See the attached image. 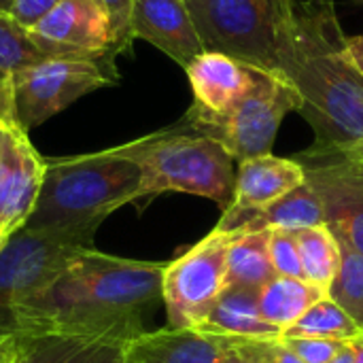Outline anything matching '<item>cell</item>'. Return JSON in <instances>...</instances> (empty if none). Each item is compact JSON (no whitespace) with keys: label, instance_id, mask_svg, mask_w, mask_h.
I'll use <instances>...</instances> for the list:
<instances>
[{"label":"cell","instance_id":"836d02e7","mask_svg":"<svg viewBox=\"0 0 363 363\" xmlns=\"http://www.w3.org/2000/svg\"><path fill=\"white\" fill-rule=\"evenodd\" d=\"M347 51L353 60V64L363 74V34L359 36H347Z\"/></svg>","mask_w":363,"mask_h":363},{"label":"cell","instance_id":"603a6c76","mask_svg":"<svg viewBox=\"0 0 363 363\" xmlns=\"http://www.w3.org/2000/svg\"><path fill=\"white\" fill-rule=\"evenodd\" d=\"M359 334L353 319L330 298H319L294 325H289L281 338H323L349 342Z\"/></svg>","mask_w":363,"mask_h":363},{"label":"cell","instance_id":"30bf717a","mask_svg":"<svg viewBox=\"0 0 363 363\" xmlns=\"http://www.w3.org/2000/svg\"><path fill=\"white\" fill-rule=\"evenodd\" d=\"M296 160L321 196L330 230L363 255V166L342 153L317 149H308Z\"/></svg>","mask_w":363,"mask_h":363},{"label":"cell","instance_id":"52a82bcc","mask_svg":"<svg viewBox=\"0 0 363 363\" xmlns=\"http://www.w3.org/2000/svg\"><path fill=\"white\" fill-rule=\"evenodd\" d=\"M204 51L279 72V43L289 0H185Z\"/></svg>","mask_w":363,"mask_h":363},{"label":"cell","instance_id":"277c9868","mask_svg":"<svg viewBox=\"0 0 363 363\" xmlns=\"http://www.w3.org/2000/svg\"><path fill=\"white\" fill-rule=\"evenodd\" d=\"M113 149L140 168V198L177 191L213 200L223 211L232 202L234 157L219 140L183 121Z\"/></svg>","mask_w":363,"mask_h":363},{"label":"cell","instance_id":"e575fe53","mask_svg":"<svg viewBox=\"0 0 363 363\" xmlns=\"http://www.w3.org/2000/svg\"><path fill=\"white\" fill-rule=\"evenodd\" d=\"M17 347V336H2L0 338V363H13Z\"/></svg>","mask_w":363,"mask_h":363},{"label":"cell","instance_id":"f546056e","mask_svg":"<svg viewBox=\"0 0 363 363\" xmlns=\"http://www.w3.org/2000/svg\"><path fill=\"white\" fill-rule=\"evenodd\" d=\"M272 340H242L228 363H270Z\"/></svg>","mask_w":363,"mask_h":363},{"label":"cell","instance_id":"d590c367","mask_svg":"<svg viewBox=\"0 0 363 363\" xmlns=\"http://www.w3.org/2000/svg\"><path fill=\"white\" fill-rule=\"evenodd\" d=\"M349 349L353 353V362L363 363V332H359L355 338L349 340Z\"/></svg>","mask_w":363,"mask_h":363},{"label":"cell","instance_id":"8992f818","mask_svg":"<svg viewBox=\"0 0 363 363\" xmlns=\"http://www.w3.org/2000/svg\"><path fill=\"white\" fill-rule=\"evenodd\" d=\"M102 223L32 230L21 228L0 249V338L15 336L17 304L47 287L81 251L94 249Z\"/></svg>","mask_w":363,"mask_h":363},{"label":"cell","instance_id":"83f0119b","mask_svg":"<svg viewBox=\"0 0 363 363\" xmlns=\"http://www.w3.org/2000/svg\"><path fill=\"white\" fill-rule=\"evenodd\" d=\"M113 28V40L117 53H125L130 45L134 43L130 34V11H132V0H100Z\"/></svg>","mask_w":363,"mask_h":363},{"label":"cell","instance_id":"d4e9b609","mask_svg":"<svg viewBox=\"0 0 363 363\" xmlns=\"http://www.w3.org/2000/svg\"><path fill=\"white\" fill-rule=\"evenodd\" d=\"M47 55L32 43L26 28H21L11 15H0V70L13 72L21 66L34 64Z\"/></svg>","mask_w":363,"mask_h":363},{"label":"cell","instance_id":"7c38bea8","mask_svg":"<svg viewBox=\"0 0 363 363\" xmlns=\"http://www.w3.org/2000/svg\"><path fill=\"white\" fill-rule=\"evenodd\" d=\"M304 181V166L296 157L289 160L266 153L238 162L234 196L223 211L217 230L236 232L242 223L285 198Z\"/></svg>","mask_w":363,"mask_h":363},{"label":"cell","instance_id":"44dd1931","mask_svg":"<svg viewBox=\"0 0 363 363\" xmlns=\"http://www.w3.org/2000/svg\"><path fill=\"white\" fill-rule=\"evenodd\" d=\"M323 296L328 294L304 279L274 277L257 291V308L259 315L283 334Z\"/></svg>","mask_w":363,"mask_h":363},{"label":"cell","instance_id":"1f68e13d","mask_svg":"<svg viewBox=\"0 0 363 363\" xmlns=\"http://www.w3.org/2000/svg\"><path fill=\"white\" fill-rule=\"evenodd\" d=\"M13 130H17V128H2V125H0V183H2V179H4V172H6L9 160H11Z\"/></svg>","mask_w":363,"mask_h":363},{"label":"cell","instance_id":"9c48e42d","mask_svg":"<svg viewBox=\"0 0 363 363\" xmlns=\"http://www.w3.org/2000/svg\"><path fill=\"white\" fill-rule=\"evenodd\" d=\"M230 232L213 230L181 257L164 264L162 300L168 328L198 330L228 287Z\"/></svg>","mask_w":363,"mask_h":363},{"label":"cell","instance_id":"cb8c5ba5","mask_svg":"<svg viewBox=\"0 0 363 363\" xmlns=\"http://www.w3.org/2000/svg\"><path fill=\"white\" fill-rule=\"evenodd\" d=\"M328 296L363 332V255L347 242H340V270Z\"/></svg>","mask_w":363,"mask_h":363},{"label":"cell","instance_id":"6da1fadb","mask_svg":"<svg viewBox=\"0 0 363 363\" xmlns=\"http://www.w3.org/2000/svg\"><path fill=\"white\" fill-rule=\"evenodd\" d=\"M164 264L85 249L38 294L17 304L15 336L115 334L134 338L145 311L162 300Z\"/></svg>","mask_w":363,"mask_h":363},{"label":"cell","instance_id":"7a4b0ae2","mask_svg":"<svg viewBox=\"0 0 363 363\" xmlns=\"http://www.w3.org/2000/svg\"><path fill=\"white\" fill-rule=\"evenodd\" d=\"M279 72L300 96L298 113L315 130L317 151L363 145V74L347 51L332 0H289Z\"/></svg>","mask_w":363,"mask_h":363},{"label":"cell","instance_id":"3957f363","mask_svg":"<svg viewBox=\"0 0 363 363\" xmlns=\"http://www.w3.org/2000/svg\"><path fill=\"white\" fill-rule=\"evenodd\" d=\"M140 168L115 149L45 160L40 194L23 228L102 223L140 198Z\"/></svg>","mask_w":363,"mask_h":363},{"label":"cell","instance_id":"4fadbf2b","mask_svg":"<svg viewBox=\"0 0 363 363\" xmlns=\"http://www.w3.org/2000/svg\"><path fill=\"white\" fill-rule=\"evenodd\" d=\"M183 70L194 91L189 111L200 117L230 113L249 94L257 77V68L215 51H202Z\"/></svg>","mask_w":363,"mask_h":363},{"label":"cell","instance_id":"7402d4cb","mask_svg":"<svg viewBox=\"0 0 363 363\" xmlns=\"http://www.w3.org/2000/svg\"><path fill=\"white\" fill-rule=\"evenodd\" d=\"M304 281L319 287L323 294L330 291L340 270V240L328 223L304 228L296 232Z\"/></svg>","mask_w":363,"mask_h":363},{"label":"cell","instance_id":"ac0fdd59","mask_svg":"<svg viewBox=\"0 0 363 363\" xmlns=\"http://www.w3.org/2000/svg\"><path fill=\"white\" fill-rule=\"evenodd\" d=\"M206 334L242 338V340H279L281 330L270 325L257 308V291L228 285L202 325Z\"/></svg>","mask_w":363,"mask_h":363},{"label":"cell","instance_id":"f1b7e54d","mask_svg":"<svg viewBox=\"0 0 363 363\" xmlns=\"http://www.w3.org/2000/svg\"><path fill=\"white\" fill-rule=\"evenodd\" d=\"M60 0H15L9 15L26 30L34 28Z\"/></svg>","mask_w":363,"mask_h":363},{"label":"cell","instance_id":"5bb4252c","mask_svg":"<svg viewBox=\"0 0 363 363\" xmlns=\"http://www.w3.org/2000/svg\"><path fill=\"white\" fill-rule=\"evenodd\" d=\"M130 34L151 43L179 66L204 51L185 0H132Z\"/></svg>","mask_w":363,"mask_h":363},{"label":"cell","instance_id":"ba28073f","mask_svg":"<svg viewBox=\"0 0 363 363\" xmlns=\"http://www.w3.org/2000/svg\"><path fill=\"white\" fill-rule=\"evenodd\" d=\"M300 108V96L283 72L257 68L249 94L221 117H200L191 111L181 119L191 130L219 140L234 162L272 151L283 119Z\"/></svg>","mask_w":363,"mask_h":363},{"label":"cell","instance_id":"2e32d148","mask_svg":"<svg viewBox=\"0 0 363 363\" xmlns=\"http://www.w3.org/2000/svg\"><path fill=\"white\" fill-rule=\"evenodd\" d=\"M132 338L115 334L17 336L13 363H123Z\"/></svg>","mask_w":363,"mask_h":363},{"label":"cell","instance_id":"4dcf8cb0","mask_svg":"<svg viewBox=\"0 0 363 363\" xmlns=\"http://www.w3.org/2000/svg\"><path fill=\"white\" fill-rule=\"evenodd\" d=\"M0 125L17 128L15 119H13V96H11L9 72H2V70H0Z\"/></svg>","mask_w":363,"mask_h":363},{"label":"cell","instance_id":"484cf974","mask_svg":"<svg viewBox=\"0 0 363 363\" xmlns=\"http://www.w3.org/2000/svg\"><path fill=\"white\" fill-rule=\"evenodd\" d=\"M270 232V262L277 277L304 279L300 251L296 242V232L289 230H268Z\"/></svg>","mask_w":363,"mask_h":363},{"label":"cell","instance_id":"d6a6232c","mask_svg":"<svg viewBox=\"0 0 363 363\" xmlns=\"http://www.w3.org/2000/svg\"><path fill=\"white\" fill-rule=\"evenodd\" d=\"M270 363H304L281 338L270 342Z\"/></svg>","mask_w":363,"mask_h":363},{"label":"cell","instance_id":"f35d334b","mask_svg":"<svg viewBox=\"0 0 363 363\" xmlns=\"http://www.w3.org/2000/svg\"><path fill=\"white\" fill-rule=\"evenodd\" d=\"M13 2H15V0H0V15H9Z\"/></svg>","mask_w":363,"mask_h":363},{"label":"cell","instance_id":"8d00e7d4","mask_svg":"<svg viewBox=\"0 0 363 363\" xmlns=\"http://www.w3.org/2000/svg\"><path fill=\"white\" fill-rule=\"evenodd\" d=\"M336 153H342V155H347L349 160H353V162H357L359 166H363V145H357V147H353V149H349V151H336Z\"/></svg>","mask_w":363,"mask_h":363},{"label":"cell","instance_id":"4316f807","mask_svg":"<svg viewBox=\"0 0 363 363\" xmlns=\"http://www.w3.org/2000/svg\"><path fill=\"white\" fill-rule=\"evenodd\" d=\"M304 363H332L345 349L342 340H323V338H281Z\"/></svg>","mask_w":363,"mask_h":363},{"label":"cell","instance_id":"8fae6325","mask_svg":"<svg viewBox=\"0 0 363 363\" xmlns=\"http://www.w3.org/2000/svg\"><path fill=\"white\" fill-rule=\"evenodd\" d=\"M28 34L47 57L117 53L111 19L100 0H60Z\"/></svg>","mask_w":363,"mask_h":363},{"label":"cell","instance_id":"ab89813d","mask_svg":"<svg viewBox=\"0 0 363 363\" xmlns=\"http://www.w3.org/2000/svg\"><path fill=\"white\" fill-rule=\"evenodd\" d=\"M6 240H9V236H6V234L2 232V228H0V249L4 247V242H6Z\"/></svg>","mask_w":363,"mask_h":363},{"label":"cell","instance_id":"ffe728a7","mask_svg":"<svg viewBox=\"0 0 363 363\" xmlns=\"http://www.w3.org/2000/svg\"><path fill=\"white\" fill-rule=\"evenodd\" d=\"M228 285L259 291L277 277L270 262V232H230Z\"/></svg>","mask_w":363,"mask_h":363},{"label":"cell","instance_id":"74e56055","mask_svg":"<svg viewBox=\"0 0 363 363\" xmlns=\"http://www.w3.org/2000/svg\"><path fill=\"white\" fill-rule=\"evenodd\" d=\"M332 363H355L353 362V353H351V349H349V342H347V349H345V351H342Z\"/></svg>","mask_w":363,"mask_h":363},{"label":"cell","instance_id":"d6986e66","mask_svg":"<svg viewBox=\"0 0 363 363\" xmlns=\"http://www.w3.org/2000/svg\"><path fill=\"white\" fill-rule=\"evenodd\" d=\"M325 223V208L315 187L304 181L300 187L289 191L285 198L242 223L236 232H259V230H289L298 232L304 228Z\"/></svg>","mask_w":363,"mask_h":363},{"label":"cell","instance_id":"5b68a950","mask_svg":"<svg viewBox=\"0 0 363 363\" xmlns=\"http://www.w3.org/2000/svg\"><path fill=\"white\" fill-rule=\"evenodd\" d=\"M117 53L100 55H51L21 66L9 74L13 96V119L26 134L62 113L79 98L117 85L121 74Z\"/></svg>","mask_w":363,"mask_h":363},{"label":"cell","instance_id":"9a60e30c","mask_svg":"<svg viewBox=\"0 0 363 363\" xmlns=\"http://www.w3.org/2000/svg\"><path fill=\"white\" fill-rule=\"evenodd\" d=\"M240 342L200 330L140 332L128 342L123 363H228Z\"/></svg>","mask_w":363,"mask_h":363},{"label":"cell","instance_id":"e0dca14e","mask_svg":"<svg viewBox=\"0 0 363 363\" xmlns=\"http://www.w3.org/2000/svg\"><path fill=\"white\" fill-rule=\"evenodd\" d=\"M45 177V160L23 130H13L9 168L0 183V228L6 236L21 230L34 211Z\"/></svg>","mask_w":363,"mask_h":363}]
</instances>
